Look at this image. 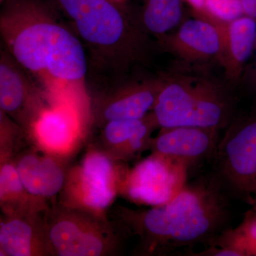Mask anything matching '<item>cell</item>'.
Instances as JSON below:
<instances>
[{
    "mask_svg": "<svg viewBox=\"0 0 256 256\" xmlns=\"http://www.w3.org/2000/svg\"><path fill=\"white\" fill-rule=\"evenodd\" d=\"M229 193L214 174L196 178L172 200L150 210H126V224L139 236L142 254H170L210 246L229 228Z\"/></svg>",
    "mask_w": 256,
    "mask_h": 256,
    "instance_id": "cell-1",
    "label": "cell"
},
{
    "mask_svg": "<svg viewBox=\"0 0 256 256\" xmlns=\"http://www.w3.org/2000/svg\"><path fill=\"white\" fill-rule=\"evenodd\" d=\"M10 54L50 92L82 90L88 72L80 40L36 5L16 4L1 20Z\"/></svg>",
    "mask_w": 256,
    "mask_h": 256,
    "instance_id": "cell-2",
    "label": "cell"
},
{
    "mask_svg": "<svg viewBox=\"0 0 256 256\" xmlns=\"http://www.w3.org/2000/svg\"><path fill=\"white\" fill-rule=\"evenodd\" d=\"M233 109L232 98L215 82L175 76L163 82L152 114L161 128L192 126L220 131L232 122Z\"/></svg>",
    "mask_w": 256,
    "mask_h": 256,
    "instance_id": "cell-3",
    "label": "cell"
},
{
    "mask_svg": "<svg viewBox=\"0 0 256 256\" xmlns=\"http://www.w3.org/2000/svg\"><path fill=\"white\" fill-rule=\"evenodd\" d=\"M214 156V174L229 194L252 203L256 182V110L232 120Z\"/></svg>",
    "mask_w": 256,
    "mask_h": 256,
    "instance_id": "cell-4",
    "label": "cell"
},
{
    "mask_svg": "<svg viewBox=\"0 0 256 256\" xmlns=\"http://www.w3.org/2000/svg\"><path fill=\"white\" fill-rule=\"evenodd\" d=\"M79 36L104 53L130 50V23L110 0H58Z\"/></svg>",
    "mask_w": 256,
    "mask_h": 256,
    "instance_id": "cell-5",
    "label": "cell"
},
{
    "mask_svg": "<svg viewBox=\"0 0 256 256\" xmlns=\"http://www.w3.org/2000/svg\"><path fill=\"white\" fill-rule=\"evenodd\" d=\"M66 210L57 214L44 228L46 244L60 256H100L114 246V237L92 216Z\"/></svg>",
    "mask_w": 256,
    "mask_h": 256,
    "instance_id": "cell-6",
    "label": "cell"
},
{
    "mask_svg": "<svg viewBox=\"0 0 256 256\" xmlns=\"http://www.w3.org/2000/svg\"><path fill=\"white\" fill-rule=\"evenodd\" d=\"M186 170L176 160L154 154L131 171L124 190L134 201L159 206L169 202L183 188Z\"/></svg>",
    "mask_w": 256,
    "mask_h": 256,
    "instance_id": "cell-7",
    "label": "cell"
},
{
    "mask_svg": "<svg viewBox=\"0 0 256 256\" xmlns=\"http://www.w3.org/2000/svg\"><path fill=\"white\" fill-rule=\"evenodd\" d=\"M220 131L210 128L180 126L162 128L152 140L154 154L166 156L184 164L186 168L214 158Z\"/></svg>",
    "mask_w": 256,
    "mask_h": 256,
    "instance_id": "cell-8",
    "label": "cell"
},
{
    "mask_svg": "<svg viewBox=\"0 0 256 256\" xmlns=\"http://www.w3.org/2000/svg\"><path fill=\"white\" fill-rule=\"evenodd\" d=\"M165 43L175 54L186 62H204L220 58L223 35L220 22L210 16L186 20Z\"/></svg>",
    "mask_w": 256,
    "mask_h": 256,
    "instance_id": "cell-9",
    "label": "cell"
},
{
    "mask_svg": "<svg viewBox=\"0 0 256 256\" xmlns=\"http://www.w3.org/2000/svg\"><path fill=\"white\" fill-rule=\"evenodd\" d=\"M77 174V196L84 208L100 213L110 206L116 197L117 181L108 156L100 152L88 153Z\"/></svg>",
    "mask_w": 256,
    "mask_h": 256,
    "instance_id": "cell-10",
    "label": "cell"
},
{
    "mask_svg": "<svg viewBox=\"0 0 256 256\" xmlns=\"http://www.w3.org/2000/svg\"><path fill=\"white\" fill-rule=\"evenodd\" d=\"M220 22L223 35V50L220 62L230 80H238L255 47L256 20L240 16L230 22Z\"/></svg>",
    "mask_w": 256,
    "mask_h": 256,
    "instance_id": "cell-11",
    "label": "cell"
},
{
    "mask_svg": "<svg viewBox=\"0 0 256 256\" xmlns=\"http://www.w3.org/2000/svg\"><path fill=\"white\" fill-rule=\"evenodd\" d=\"M10 54L3 52L0 62V107L4 114L18 118L36 96V88Z\"/></svg>",
    "mask_w": 256,
    "mask_h": 256,
    "instance_id": "cell-12",
    "label": "cell"
},
{
    "mask_svg": "<svg viewBox=\"0 0 256 256\" xmlns=\"http://www.w3.org/2000/svg\"><path fill=\"white\" fill-rule=\"evenodd\" d=\"M16 168L25 190L31 196H54L65 183L64 170L50 156L26 154L20 158Z\"/></svg>",
    "mask_w": 256,
    "mask_h": 256,
    "instance_id": "cell-13",
    "label": "cell"
},
{
    "mask_svg": "<svg viewBox=\"0 0 256 256\" xmlns=\"http://www.w3.org/2000/svg\"><path fill=\"white\" fill-rule=\"evenodd\" d=\"M34 132L38 142L48 150H67L77 138L76 116L68 106L42 111L34 122Z\"/></svg>",
    "mask_w": 256,
    "mask_h": 256,
    "instance_id": "cell-14",
    "label": "cell"
},
{
    "mask_svg": "<svg viewBox=\"0 0 256 256\" xmlns=\"http://www.w3.org/2000/svg\"><path fill=\"white\" fill-rule=\"evenodd\" d=\"M162 85L156 82L128 86L106 104L102 117L107 122L143 118L153 110Z\"/></svg>",
    "mask_w": 256,
    "mask_h": 256,
    "instance_id": "cell-15",
    "label": "cell"
},
{
    "mask_svg": "<svg viewBox=\"0 0 256 256\" xmlns=\"http://www.w3.org/2000/svg\"><path fill=\"white\" fill-rule=\"evenodd\" d=\"M156 126H159L153 114L142 119L108 121L104 136L122 158H130L151 148V132Z\"/></svg>",
    "mask_w": 256,
    "mask_h": 256,
    "instance_id": "cell-16",
    "label": "cell"
},
{
    "mask_svg": "<svg viewBox=\"0 0 256 256\" xmlns=\"http://www.w3.org/2000/svg\"><path fill=\"white\" fill-rule=\"evenodd\" d=\"M37 230L30 220L12 216L1 222V256H32L41 252L40 247L46 244L44 237L37 238Z\"/></svg>",
    "mask_w": 256,
    "mask_h": 256,
    "instance_id": "cell-17",
    "label": "cell"
},
{
    "mask_svg": "<svg viewBox=\"0 0 256 256\" xmlns=\"http://www.w3.org/2000/svg\"><path fill=\"white\" fill-rule=\"evenodd\" d=\"M182 16L181 0H146L142 24L151 33L162 36L174 28Z\"/></svg>",
    "mask_w": 256,
    "mask_h": 256,
    "instance_id": "cell-18",
    "label": "cell"
},
{
    "mask_svg": "<svg viewBox=\"0 0 256 256\" xmlns=\"http://www.w3.org/2000/svg\"><path fill=\"white\" fill-rule=\"evenodd\" d=\"M210 246L230 249L239 256H256V214L254 210L246 214L238 227L226 229Z\"/></svg>",
    "mask_w": 256,
    "mask_h": 256,
    "instance_id": "cell-19",
    "label": "cell"
},
{
    "mask_svg": "<svg viewBox=\"0 0 256 256\" xmlns=\"http://www.w3.org/2000/svg\"><path fill=\"white\" fill-rule=\"evenodd\" d=\"M26 190L24 186L18 170L14 165H2L0 171V198L3 206L6 204H12L23 200L26 195Z\"/></svg>",
    "mask_w": 256,
    "mask_h": 256,
    "instance_id": "cell-20",
    "label": "cell"
},
{
    "mask_svg": "<svg viewBox=\"0 0 256 256\" xmlns=\"http://www.w3.org/2000/svg\"><path fill=\"white\" fill-rule=\"evenodd\" d=\"M205 9L210 16L224 22L232 21L244 14L240 0H206Z\"/></svg>",
    "mask_w": 256,
    "mask_h": 256,
    "instance_id": "cell-21",
    "label": "cell"
},
{
    "mask_svg": "<svg viewBox=\"0 0 256 256\" xmlns=\"http://www.w3.org/2000/svg\"><path fill=\"white\" fill-rule=\"evenodd\" d=\"M254 50L256 52L255 60L250 65V68L246 70V78L247 84L248 86L256 94V38Z\"/></svg>",
    "mask_w": 256,
    "mask_h": 256,
    "instance_id": "cell-22",
    "label": "cell"
},
{
    "mask_svg": "<svg viewBox=\"0 0 256 256\" xmlns=\"http://www.w3.org/2000/svg\"><path fill=\"white\" fill-rule=\"evenodd\" d=\"M244 14L256 20V0H240Z\"/></svg>",
    "mask_w": 256,
    "mask_h": 256,
    "instance_id": "cell-23",
    "label": "cell"
},
{
    "mask_svg": "<svg viewBox=\"0 0 256 256\" xmlns=\"http://www.w3.org/2000/svg\"><path fill=\"white\" fill-rule=\"evenodd\" d=\"M188 1L197 10L202 11V10L205 9V1L206 0H188Z\"/></svg>",
    "mask_w": 256,
    "mask_h": 256,
    "instance_id": "cell-24",
    "label": "cell"
},
{
    "mask_svg": "<svg viewBox=\"0 0 256 256\" xmlns=\"http://www.w3.org/2000/svg\"><path fill=\"white\" fill-rule=\"evenodd\" d=\"M252 205H254V208H252V210H254V213L256 214V195L254 196V200H252Z\"/></svg>",
    "mask_w": 256,
    "mask_h": 256,
    "instance_id": "cell-25",
    "label": "cell"
},
{
    "mask_svg": "<svg viewBox=\"0 0 256 256\" xmlns=\"http://www.w3.org/2000/svg\"><path fill=\"white\" fill-rule=\"evenodd\" d=\"M256 195V182L255 184V186H254V193H252V200H254V196Z\"/></svg>",
    "mask_w": 256,
    "mask_h": 256,
    "instance_id": "cell-26",
    "label": "cell"
},
{
    "mask_svg": "<svg viewBox=\"0 0 256 256\" xmlns=\"http://www.w3.org/2000/svg\"><path fill=\"white\" fill-rule=\"evenodd\" d=\"M4 1V0H1V2Z\"/></svg>",
    "mask_w": 256,
    "mask_h": 256,
    "instance_id": "cell-27",
    "label": "cell"
}]
</instances>
